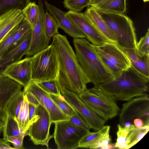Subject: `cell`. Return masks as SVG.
<instances>
[{"mask_svg": "<svg viewBox=\"0 0 149 149\" xmlns=\"http://www.w3.org/2000/svg\"><path fill=\"white\" fill-rule=\"evenodd\" d=\"M52 38L51 44L57 54L60 88H65L77 95L83 93L91 81L83 70L75 52L65 36L58 33Z\"/></svg>", "mask_w": 149, "mask_h": 149, "instance_id": "obj_1", "label": "cell"}, {"mask_svg": "<svg viewBox=\"0 0 149 149\" xmlns=\"http://www.w3.org/2000/svg\"><path fill=\"white\" fill-rule=\"evenodd\" d=\"M149 81L131 65L113 79L94 86L115 101H128L148 95Z\"/></svg>", "mask_w": 149, "mask_h": 149, "instance_id": "obj_2", "label": "cell"}, {"mask_svg": "<svg viewBox=\"0 0 149 149\" xmlns=\"http://www.w3.org/2000/svg\"><path fill=\"white\" fill-rule=\"evenodd\" d=\"M75 53L84 73L94 86L115 78L103 62L93 45L86 38H73Z\"/></svg>", "mask_w": 149, "mask_h": 149, "instance_id": "obj_3", "label": "cell"}, {"mask_svg": "<svg viewBox=\"0 0 149 149\" xmlns=\"http://www.w3.org/2000/svg\"><path fill=\"white\" fill-rule=\"evenodd\" d=\"M113 34L121 48H136L135 30L131 19L124 14L97 10Z\"/></svg>", "mask_w": 149, "mask_h": 149, "instance_id": "obj_4", "label": "cell"}, {"mask_svg": "<svg viewBox=\"0 0 149 149\" xmlns=\"http://www.w3.org/2000/svg\"><path fill=\"white\" fill-rule=\"evenodd\" d=\"M32 80L42 81L57 79L58 71L57 54L52 44L31 56Z\"/></svg>", "mask_w": 149, "mask_h": 149, "instance_id": "obj_5", "label": "cell"}, {"mask_svg": "<svg viewBox=\"0 0 149 149\" xmlns=\"http://www.w3.org/2000/svg\"><path fill=\"white\" fill-rule=\"evenodd\" d=\"M78 95L89 108L106 121L118 114L120 109L116 101L94 86Z\"/></svg>", "mask_w": 149, "mask_h": 149, "instance_id": "obj_6", "label": "cell"}, {"mask_svg": "<svg viewBox=\"0 0 149 149\" xmlns=\"http://www.w3.org/2000/svg\"><path fill=\"white\" fill-rule=\"evenodd\" d=\"M53 134L58 149H75L78 148L79 142L89 130L77 126L68 120L55 122Z\"/></svg>", "mask_w": 149, "mask_h": 149, "instance_id": "obj_7", "label": "cell"}, {"mask_svg": "<svg viewBox=\"0 0 149 149\" xmlns=\"http://www.w3.org/2000/svg\"><path fill=\"white\" fill-rule=\"evenodd\" d=\"M93 45L103 62L115 77L131 66L128 57L116 43L110 42L101 46Z\"/></svg>", "mask_w": 149, "mask_h": 149, "instance_id": "obj_8", "label": "cell"}, {"mask_svg": "<svg viewBox=\"0 0 149 149\" xmlns=\"http://www.w3.org/2000/svg\"><path fill=\"white\" fill-rule=\"evenodd\" d=\"M35 113L37 115V118L29 126L27 135L35 145H45L48 148L49 141L53 137L49 134L52 123L49 112L39 103L36 106Z\"/></svg>", "mask_w": 149, "mask_h": 149, "instance_id": "obj_9", "label": "cell"}, {"mask_svg": "<svg viewBox=\"0 0 149 149\" xmlns=\"http://www.w3.org/2000/svg\"><path fill=\"white\" fill-rule=\"evenodd\" d=\"M60 89L62 95L84 120L90 129L96 131L104 126L106 121L89 108L77 94L64 88Z\"/></svg>", "mask_w": 149, "mask_h": 149, "instance_id": "obj_10", "label": "cell"}, {"mask_svg": "<svg viewBox=\"0 0 149 149\" xmlns=\"http://www.w3.org/2000/svg\"><path fill=\"white\" fill-rule=\"evenodd\" d=\"M66 15L80 29L86 38L93 45L99 46L111 42L84 13L69 10L66 12Z\"/></svg>", "mask_w": 149, "mask_h": 149, "instance_id": "obj_11", "label": "cell"}, {"mask_svg": "<svg viewBox=\"0 0 149 149\" xmlns=\"http://www.w3.org/2000/svg\"><path fill=\"white\" fill-rule=\"evenodd\" d=\"M124 104L119 115L120 124L139 118L149 122V98L148 95L134 98Z\"/></svg>", "mask_w": 149, "mask_h": 149, "instance_id": "obj_12", "label": "cell"}, {"mask_svg": "<svg viewBox=\"0 0 149 149\" xmlns=\"http://www.w3.org/2000/svg\"><path fill=\"white\" fill-rule=\"evenodd\" d=\"M38 1L40 12L36 21L32 26L30 44L25 55L27 57L33 56L47 48L49 45L51 39L47 35L44 28V5L42 0Z\"/></svg>", "mask_w": 149, "mask_h": 149, "instance_id": "obj_13", "label": "cell"}, {"mask_svg": "<svg viewBox=\"0 0 149 149\" xmlns=\"http://www.w3.org/2000/svg\"><path fill=\"white\" fill-rule=\"evenodd\" d=\"M23 93L29 92L37 99L39 103L44 106L49 112L52 123L68 120L70 117L64 113L51 99L48 94L43 90L34 81L32 80L24 87Z\"/></svg>", "mask_w": 149, "mask_h": 149, "instance_id": "obj_14", "label": "cell"}, {"mask_svg": "<svg viewBox=\"0 0 149 149\" xmlns=\"http://www.w3.org/2000/svg\"><path fill=\"white\" fill-rule=\"evenodd\" d=\"M117 139L114 147L120 149H128L139 142L147 133L149 125L138 128L131 124L129 127L118 125Z\"/></svg>", "mask_w": 149, "mask_h": 149, "instance_id": "obj_15", "label": "cell"}, {"mask_svg": "<svg viewBox=\"0 0 149 149\" xmlns=\"http://www.w3.org/2000/svg\"><path fill=\"white\" fill-rule=\"evenodd\" d=\"M1 73L24 88L26 87L32 80L31 57H27L8 65Z\"/></svg>", "mask_w": 149, "mask_h": 149, "instance_id": "obj_16", "label": "cell"}, {"mask_svg": "<svg viewBox=\"0 0 149 149\" xmlns=\"http://www.w3.org/2000/svg\"><path fill=\"white\" fill-rule=\"evenodd\" d=\"M23 87L19 84L0 73V120L4 122L8 104L22 91Z\"/></svg>", "mask_w": 149, "mask_h": 149, "instance_id": "obj_17", "label": "cell"}, {"mask_svg": "<svg viewBox=\"0 0 149 149\" xmlns=\"http://www.w3.org/2000/svg\"><path fill=\"white\" fill-rule=\"evenodd\" d=\"M110 126L106 125L95 132H91L89 130L80 141L78 148L104 149L114 147L110 143Z\"/></svg>", "mask_w": 149, "mask_h": 149, "instance_id": "obj_18", "label": "cell"}, {"mask_svg": "<svg viewBox=\"0 0 149 149\" xmlns=\"http://www.w3.org/2000/svg\"><path fill=\"white\" fill-rule=\"evenodd\" d=\"M44 3L47 10L54 18L58 27L74 38H86L82 31L67 16L66 12L45 0Z\"/></svg>", "mask_w": 149, "mask_h": 149, "instance_id": "obj_19", "label": "cell"}, {"mask_svg": "<svg viewBox=\"0 0 149 149\" xmlns=\"http://www.w3.org/2000/svg\"><path fill=\"white\" fill-rule=\"evenodd\" d=\"M31 38V31L15 46L10 48L3 56L0 63V72H2L7 66L22 59L25 55L30 46Z\"/></svg>", "mask_w": 149, "mask_h": 149, "instance_id": "obj_20", "label": "cell"}, {"mask_svg": "<svg viewBox=\"0 0 149 149\" xmlns=\"http://www.w3.org/2000/svg\"><path fill=\"white\" fill-rule=\"evenodd\" d=\"M22 10L13 9L0 15V42L7 34L23 20Z\"/></svg>", "mask_w": 149, "mask_h": 149, "instance_id": "obj_21", "label": "cell"}, {"mask_svg": "<svg viewBox=\"0 0 149 149\" xmlns=\"http://www.w3.org/2000/svg\"><path fill=\"white\" fill-rule=\"evenodd\" d=\"M120 48L128 57L131 65L142 74L149 78V55L139 56L136 48Z\"/></svg>", "mask_w": 149, "mask_h": 149, "instance_id": "obj_22", "label": "cell"}, {"mask_svg": "<svg viewBox=\"0 0 149 149\" xmlns=\"http://www.w3.org/2000/svg\"><path fill=\"white\" fill-rule=\"evenodd\" d=\"M84 13L111 42L116 43V40L113 34L94 8L92 6L88 8Z\"/></svg>", "mask_w": 149, "mask_h": 149, "instance_id": "obj_23", "label": "cell"}, {"mask_svg": "<svg viewBox=\"0 0 149 149\" xmlns=\"http://www.w3.org/2000/svg\"><path fill=\"white\" fill-rule=\"evenodd\" d=\"M29 102L25 95H24L22 105L16 119L20 130L22 132L27 131L31 125L35 120L37 116L35 115L29 121Z\"/></svg>", "mask_w": 149, "mask_h": 149, "instance_id": "obj_24", "label": "cell"}, {"mask_svg": "<svg viewBox=\"0 0 149 149\" xmlns=\"http://www.w3.org/2000/svg\"><path fill=\"white\" fill-rule=\"evenodd\" d=\"M93 7L98 10L124 14L126 0H104Z\"/></svg>", "mask_w": 149, "mask_h": 149, "instance_id": "obj_25", "label": "cell"}, {"mask_svg": "<svg viewBox=\"0 0 149 149\" xmlns=\"http://www.w3.org/2000/svg\"><path fill=\"white\" fill-rule=\"evenodd\" d=\"M3 132V139L8 136L19 135L24 133L20 130L17 121L8 114H6L4 122Z\"/></svg>", "mask_w": 149, "mask_h": 149, "instance_id": "obj_26", "label": "cell"}, {"mask_svg": "<svg viewBox=\"0 0 149 149\" xmlns=\"http://www.w3.org/2000/svg\"><path fill=\"white\" fill-rule=\"evenodd\" d=\"M43 25L45 31L51 38L58 33V24L53 16L46 11L43 15Z\"/></svg>", "mask_w": 149, "mask_h": 149, "instance_id": "obj_27", "label": "cell"}, {"mask_svg": "<svg viewBox=\"0 0 149 149\" xmlns=\"http://www.w3.org/2000/svg\"><path fill=\"white\" fill-rule=\"evenodd\" d=\"M24 94L21 91L16 95L10 101L6 109V114L16 120L20 111L23 100Z\"/></svg>", "mask_w": 149, "mask_h": 149, "instance_id": "obj_28", "label": "cell"}, {"mask_svg": "<svg viewBox=\"0 0 149 149\" xmlns=\"http://www.w3.org/2000/svg\"><path fill=\"white\" fill-rule=\"evenodd\" d=\"M22 11L24 16L23 20L28 22L32 26L39 14V5L36 4L35 2H30Z\"/></svg>", "mask_w": 149, "mask_h": 149, "instance_id": "obj_29", "label": "cell"}, {"mask_svg": "<svg viewBox=\"0 0 149 149\" xmlns=\"http://www.w3.org/2000/svg\"><path fill=\"white\" fill-rule=\"evenodd\" d=\"M31 0H0V15L13 9L22 10Z\"/></svg>", "mask_w": 149, "mask_h": 149, "instance_id": "obj_30", "label": "cell"}, {"mask_svg": "<svg viewBox=\"0 0 149 149\" xmlns=\"http://www.w3.org/2000/svg\"><path fill=\"white\" fill-rule=\"evenodd\" d=\"M48 94L51 99L65 114L70 117L75 114L76 111L62 94L58 96Z\"/></svg>", "mask_w": 149, "mask_h": 149, "instance_id": "obj_31", "label": "cell"}, {"mask_svg": "<svg viewBox=\"0 0 149 149\" xmlns=\"http://www.w3.org/2000/svg\"><path fill=\"white\" fill-rule=\"evenodd\" d=\"M35 81L39 86L48 93L58 96L61 95L57 79Z\"/></svg>", "mask_w": 149, "mask_h": 149, "instance_id": "obj_32", "label": "cell"}, {"mask_svg": "<svg viewBox=\"0 0 149 149\" xmlns=\"http://www.w3.org/2000/svg\"><path fill=\"white\" fill-rule=\"evenodd\" d=\"M31 26L28 22L24 20H22L18 26L10 48L15 46L20 42L31 31Z\"/></svg>", "mask_w": 149, "mask_h": 149, "instance_id": "obj_33", "label": "cell"}, {"mask_svg": "<svg viewBox=\"0 0 149 149\" xmlns=\"http://www.w3.org/2000/svg\"><path fill=\"white\" fill-rule=\"evenodd\" d=\"M19 24L10 30L0 42V55L2 56L11 47Z\"/></svg>", "mask_w": 149, "mask_h": 149, "instance_id": "obj_34", "label": "cell"}, {"mask_svg": "<svg viewBox=\"0 0 149 149\" xmlns=\"http://www.w3.org/2000/svg\"><path fill=\"white\" fill-rule=\"evenodd\" d=\"M136 50L137 54L140 56L149 55V29H148L145 35L141 37L137 42Z\"/></svg>", "mask_w": 149, "mask_h": 149, "instance_id": "obj_35", "label": "cell"}, {"mask_svg": "<svg viewBox=\"0 0 149 149\" xmlns=\"http://www.w3.org/2000/svg\"><path fill=\"white\" fill-rule=\"evenodd\" d=\"M90 0H64L65 7L70 10L79 12L89 6Z\"/></svg>", "mask_w": 149, "mask_h": 149, "instance_id": "obj_36", "label": "cell"}, {"mask_svg": "<svg viewBox=\"0 0 149 149\" xmlns=\"http://www.w3.org/2000/svg\"><path fill=\"white\" fill-rule=\"evenodd\" d=\"M27 132L17 136H8L3 139L6 142L12 143L15 149H23V139L27 135Z\"/></svg>", "mask_w": 149, "mask_h": 149, "instance_id": "obj_37", "label": "cell"}, {"mask_svg": "<svg viewBox=\"0 0 149 149\" xmlns=\"http://www.w3.org/2000/svg\"><path fill=\"white\" fill-rule=\"evenodd\" d=\"M69 121L77 126L88 129H90L84 120L77 112L75 114L70 117Z\"/></svg>", "mask_w": 149, "mask_h": 149, "instance_id": "obj_38", "label": "cell"}, {"mask_svg": "<svg viewBox=\"0 0 149 149\" xmlns=\"http://www.w3.org/2000/svg\"><path fill=\"white\" fill-rule=\"evenodd\" d=\"M24 95H25L29 103L36 106L39 104V102L36 97L31 93L29 92L23 93Z\"/></svg>", "mask_w": 149, "mask_h": 149, "instance_id": "obj_39", "label": "cell"}, {"mask_svg": "<svg viewBox=\"0 0 149 149\" xmlns=\"http://www.w3.org/2000/svg\"><path fill=\"white\" fill-rule=\"evenodd\" d=\"M15 149L11 147L10 144L4 141L3 139L0 138V149Z\"/></svg>", "mask_w": 149, "mask_h": 149, "instance_id": "obj_40", "label": "cell"}, {"mask_svg": "<svg viewBox=\"0 0 149 149\" xmlns=\"http://www.w3.org/2000/svg\"><path fill=\"white\" fill-rule=\"evenodd\" d=\"M36 106L29 103V121L32 119L34 115Z\"/></svg>", "mask_w": 149, "mask_h": 149, "instance_id": "obj_41", "label": "cell"}, {"mask_svg": "<svg viewBox=\"0 0 149 149\" xmlns=\"http://www.w3.org/2000/svg\"><path fill=\"white\" fill-rule=\"evenodd\" d=\"M133 123L135 126L138 128H141L144 125L143 121L139 118L134 119V120Z\"/></svg>", "mask_w": 149, "mask_h": 149, "instance_id": "obj_42", "label": "cell"}, {"mask_svg": "<svg viewBox=\"0 0 149 149\" xmlns=\"http://www.w3.org/2000/svg\"><path fill=\"white\" fill-rule=\"evenodd\" d=\"M104 0H90L89 6L95 7L102 2Z\"/></svg>", "mask_w": 149, "mask_h": 149, "instance_id": "obj_43", "label": "cell"}, {"mask_svg": "<svg viewBox=\"0 0 149 149\" xmlns=\"http://www.w3.org/2000/svg\"><path fill=\"white\" fill-rule=\"evenodd\" d=\"M4 125V122L0 120V135L3 132V130Z\"/></svg>", "mask_w": 149, "mask_h": 149, "instance_id": "obj_44", "label": "cell"}, {"mask_svg": "<svg viewBox=\"0 0 149 149\" xmlns=\"http://www.w3.org/2000/svg\"><path fill=\"white\" fill-rule=\"evenodd\" d=\"M131 124L129 122H127L125 123L124 126L126 127H129Z\"/></svg>", "mask_w": 149, "mask_h": 149, "instance_id": "obj_45", "label": "cell"}, {"mask_svg": "<svg viewBox=\"0 0 149 149\" xmlns=\"http://www.w3.org/2000/svg\"><path fill=\"white\" fill-rule=\"evenodd\" d=\"M2 59H3L2 56L0 55V63L1 61L2 60ZM0 73H1V72H0Z\"/></svg>", "mask_w": 149, "mask_h": 149, "instance_id": "obj_46", "label": "cell"}, {"mask_svg": "<svg viewBox=\"0 0 149 149\" xmlns=\"http://www.w3.org/2000/svg\"><path fill=\"white\" fill-rule=\"evenodd\" d=\"M143 0L145 2H148L149 1V0Z\"/></svg>", "mask_w": 149, "mask_h": 149, "instance_id": "obj_47", "label": "cell"}]
</instances>
